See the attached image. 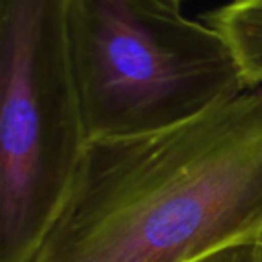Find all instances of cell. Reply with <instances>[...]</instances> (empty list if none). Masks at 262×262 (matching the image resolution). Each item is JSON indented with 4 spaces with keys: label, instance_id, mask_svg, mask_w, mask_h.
<instances>
[{
    "label": "cell",
    "instance_id": "obj_4",
    "mask_svg": "<svg viewBox=\"0 0 262 262\" xmlns=\"http://www.w3.org/2000/svg\"><path fill=\"white\" fill-rule=\"evenodd\" d=\"M203 22L226 40L246 88L262 86V0H230L208 11Z\"/></svg>",
    "mask_w": 262,
    "mask_h": 262
},
{
    "label": "cell",
    "instance_id": "obj_1",
    "mask_svg": "<svg viewBox=\"0 0 262 262\" xmlns=\"http://www.w3.org/2000/svg\"><path fill=\"white\" fill-rule=\"evenodd\" d=\"M262 244V86L165 129L90 140L31 262H198Z\"/></svg>",
    "mask_w": 262,
    "mask_h": 262
},
{
    "label": "cell",
    "instance_id": "obj_6",
    "mask_svg": "<svg viewBox=\"0 0 262 262\" xmlns=\"http://www.w3.org/2000/svg\"><path fill=\"white\" fill-rule=\"evenodd\" d=\"M176 2H178V4H182V2H183V0H176Z\"/></svg>",
    "mask_w": 262,
    "mask_h": 262
},
{
    "label": "cell",
    "instance_id": "obj_2",
    "mask_svg": "<svg viewBox=\"0 0 262 262\" xmlns=\"http://www.w3.org/2000/svg\"><path fill=\"white\" fill-rule=\"evenodd\" d=\"M176 0H69L86 142L165 129L246 90L217 29Z\"/></svg>",
    "mask_w": 262,
    "mask_h": 262
},
{
    "label": "cell",
    "instance_id": "obj_3",
    "mask_svg": "<svg viewBox=\"0 0 262 262\" xmlns=\"http://www.w3.org/2000/svg\"><path fill=\"white\" fill-rule=\"evenodd\" d=\"M86 137L69 0H0V262H31Z\"/></svg>",
    "mask_w": 262,
    "mask_h": 262
},
{
    "label": "cell",
    "instance_id": "obj_5",
    "mask_svg": "<svg viewBox=\"0 0 262 262\" xmlns=\"http://www.w3.org/2000/svg\"><path fill=\"white\" fill-rule=\"evenodd\" d=\"M198 262H262V244H235V246L223 248Z\"/></svg>",
    "mask_w": 262,
    "mask_h": 262
}]
</instances>
